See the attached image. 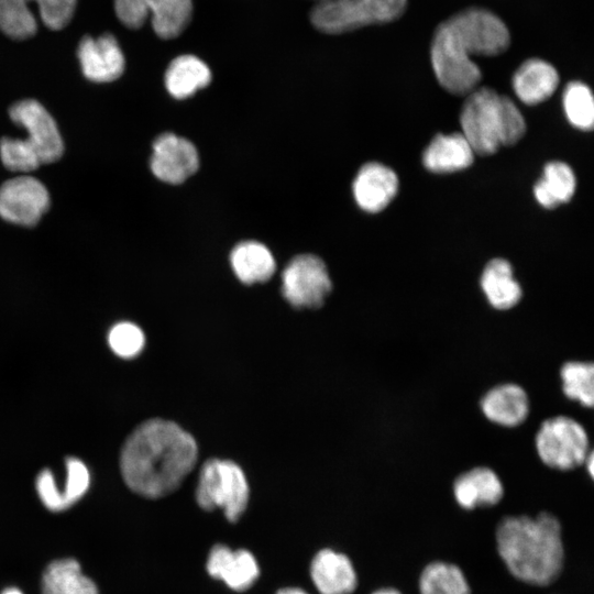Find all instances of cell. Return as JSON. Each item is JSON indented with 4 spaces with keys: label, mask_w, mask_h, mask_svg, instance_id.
<instances>
[{
    "label": "cell",
    "mask_w": 594,
    "mask_h": 594,
    "mask_svg": "<svg viewBox=\"0 0 594 594\" xmlns=\"http://www.w3.org/2000/svg\"><path fill=\"white\" fill-rule=\"evenodd\" d=\"M197 443L177 424L150 419L127 438L120 454V469L134 493L160 498L176 491L196 465Z\"/></svg>",
    "instance_id": "cell-1"
},
{
    "label": "cell",
    "mask_w": 594,
    "mask_h": 594,
    "mask_svg": "<svg viewBox=\"0 0 594 594\" xmlns=\"http://www.w3.org/2000/svg\"><path fill=\"white\" fill-rule=\"evenodd\" d=\"M510 35L505 23L483 8H469L441 22L435 31L430 58L439 84L453 95L476 89L482 74L473 56L505 52Z\"/></svg>",
    "instance_id": "cell-2"
},
{
    "label": "cell",
    "mask_w": 594,
    "mask_h": 594,
    "mask_svg": "<svg viewBox=\"0 0 594 594\" xmlns=\"http://www.w3.org/2000/svg\"><path fill=\"white\" fill-rule=\"evenodd\" d=\"M496 542L508 571L521 582L546 586L558 579L564 550L561 525L552 514L505 517L497 526Z\"/></svg>",
    "instance_id": "cell-3"
},
{
    "label": "cell",
    "mask_w": 594,
    "mask_h": 594,
    "mask_svg": "<svg viewBox=\"0 0 594 594\" xmlns=\"http://www.w3.org/2000/svg\"><path fill=\"white\" fill-rule=\"evenodd\" d=\"M460 123L461 133L480 155H491L501 146H510L526 132L525 119L512 99L487 87L476 88L468 95Z\"/></svg>",
    "instance_id": "cell-4"
},
{
    "label": "cell",
    "mask_w": 594,
    "mask_h": 594,
    "mask_svg": "<svg viewBox=\"0 0 594 594\" xmlns=\"http://www.w3.org/2000/svg\"><path fill=\"white\" fill-rule=\"evenodd\" d=\"M407 0H322L312 8V25L328 34L388 23L405 11Z\"/></svg>",
    "instance_id": "cell-5"
},
{
    "label": "cell",
    "mask_w": 594,
    "mask_h": 594,
    "mask_svg": "<svg viewBox=\"0 0 594 594\" xmlns=\"http://www.w3.org/2000/svg\"><path fill=\"white\" fill-rule=\"evenodd\" d=\"M250 491L242 469L229 460L210 459L200 469L196 501L205 510L222 509L235 522L248 507Z\"/></svg>",
    "instance_id": "cell-6"
},
{
    "label": "cell",
    "mask_w": 594,
    "mask_h": 594,
    "mask_svg": "<svg viewBox=\"0 0 594 594\" xmlns=\"http://www.w3.org/2000/svg\"><path fill=\"white\" fill-rule=\"evenodd\" d=\"M535 448L542 463L560 471L584 464L591 452L585 428L568 416L546 419L536 433Z\"/></svg>",
    "instance_id": "cell-7"
},
{
    "label": "cell",
    "mask_w": 594,
    "mask_h": 594,
    "mask_svg": "<svg viewBox=\"0 0 594 594\" xmlns=\"http://www.w3.org/2000/svg\"><path fill=\"white\" fill-rule=\"evenodd\" d=\"M77 0H0V31L12 40H26L37 31V19L51 30L72 20Z\"/></svg>",
    "instance_id": "cell-8"
},
{
    "label": "cell",
    "mask_w": 594,
    "mask_h": 594,
    "mask_svg": "<svg viewBox=\"0 0 594 594\" xmlns=\"http://www.w3.org/2000/svg\"><path fill=\"white\" fill-rule=\"evenodd\" d=\"M114 12L129 29H140L150 16L156 35L164 40L177 37L193 15L191 0H114Z\"/></svg>",
    "instance_id": "cell-9"
},
{
    "label": "cell",
    "mask_w": 594,
    "mask_h": 594,
    "mask_svg": "<svg viewBox=\"0 0 594 594\" xmlns=\"http://www.w3.org/2000/svg\"><path fill=\"white\" fill-rule=\"evenodd\" d=\"M331 288L323 261L312 254L295 256L282 274V294L294 308H320Z\"/></svg>",
    "instance_id": "cell-10"
},
{
    "label": "cell",
    "mask_w": 594,
    "mask_h": 594,
    "mask_svg": "<svg viewBox=\"0 0 594 594\" xmlns=\"http://www.w3.org/2000/svg\"><path fill=\"white\" fill-rule=\"evenodd\" d=\"M48 208V190L35 177L21 175L0 186V217L8 222L33 227Z\"/></svg>",
    "instance_id": "cell-11"
},
{
    "label": "cell",
    "mask_w": 594,
    "mask_h": 594,
    "mask_svg": "<svg viewBox=\"0 0 594 594\" xmlns=\"http://www.w3.org/2000/svg\"><path fill=\"white\" fill-rule=\"evenodd\" d=\"M13 123L23 128L25 139L36 151L41 163H54L64 152V143L58 127L50 112L36 100L18 101L9 109Z\"/></svg>",
    "instance_id": "cell-12"
},
{
    "label": "cell",
    "mask_w": 594,
    "mask_h": 594,
    "mask_svg": "<svg viewBox=\"0 0 594 594\" xmlns=\"http://www.w3.org/2000/svg\"><path fill=\"white\" fill-rule=\"evenodd\" d=\"M150 166L158 179L180 184L198 169V152L187 139L164 133L153 143Z\"/></svg>",
    "instance_id": "cell-13"
},
{
    "label": "cell",
    "mask_w": 594,
    "mask_h": 594,
    "mask_svg": "<svg viewBox=\"0 0 594 594\" xmlns=\"http://www.w3.org/2000/svg\"><path fill=\"white\" fill-rule=\"evenodd\" d=\"M77 56L84 76L95 82L113 81L124 70V55L117 38L110 33L98 37L84 36Z\"/></svg>",
    "instance_id": "cell-14"
},
{
    "label": "cell",
    "mask_w": 594,
    "mask_h": 594,
    "mask_svg": "<svg viewBox=\"0 0 594 594\" xmlns=\"http://www.w3.org/2000/svg\"><path fill=\"white\" fill-rule=\"evenodd\" d=\"M208 573L223 581L230 588L243 592L250 588L260 574L254 556L245 550H232L224 544L211 548L207 560Z\"/></svg>",
    "instance_id": "cell-15"
},
{
    "label": "cell",
    "mask_w": 594,
    "mask_h": 594,
    "mask_svg": "<svg viewBox=\"0 0 594 594\" xmlns=\"http://www.w3.org/2000/svg\"><path fill=\"white\" fill-rule=\"evenodd\" d=\"M352 190L361 209L376 213L394 199L398 190V178L389 167L371 162L359 170Z\"/></svg>",
    "instance_id": "cell-16"
},
{
    "label": "cell",
    "mask_w": 594,
    "mask_h": 594,
    "mask_svg": "<svg viewBox=\"0 0 594 594\" xmlns=\"http://www.w3.org/2000/svg\"><path fill=\"white\" fill-rule=\"evenodd\" d=\"M482 414L491 422L514 428L525 422L530 411L527 392L518 384L503 383L488 389L480 400Z\"/></svg>",
    "instance_id": "cell-17"
},
{
    "label": "cell",
    "mask_w": 594,
    "mask_h": 594,
    "mask_svg": "<svg viewBox=\"0 0 594 594\" xmlns=\"http://www.w3.org/2000/svg\"><path fill=\"white\" fill-rule=\"evenodd\" d=\"M310 575L321 594H351L358 584L350 559L330 549H323L315 556Z\"/></svg>",
    "instance_id": "cell-18"
},
{
    "label": "cell",
    "mask_w": 594,
    "mask_h": 594,
    "mask_svg": "<svg viewBox=\"0 0 594 594\" xmlns=\"http://www.w3.org/2000/svg\"><path fill=\"white\" fill-rule=\"evenodd\" d=\"M453 494L461 507L473 509L496 505L503 498L504 486L492 469L476 466L455 479Z\"/></svg>",
    "instance_id": "cell-19"
},
{
    "label": "cell",
    "mask_w": 594,
    "mask_h": 594,
    "mask_svg": "<svg viewBox=\"0 0 594 594\" xmlns=\"http://www.w3.org/2000/svg\"><path fill=\"white\" fill-rule=\"evenodd\" d=\"M559 84L557 69L540 58L524 62L513 77V88L520 101L535 106L546 101Z\"/></svg>",
    "instance_id": "cell-20"
},
{
    "label": "cell",
    "mask_w": 594,
    "mask_h": 594,
    "mask_svg": "<svg viewBox=\"0 0 594 594\" xmlns=\"http://www.w3.org/2000/svg\"><path fill=\"white\" fill-rule=\"evenodd\" d=\"M474 151L462 133L438 134L422 155V163L433 173H453L469 167Z\"/></svg>",
    "instance_id": "cell-21"
},
{
    "label": "cell",
    "mask_w": 594,
    "mask_h": 594,
    "mask_svg": "<svg viewBox=\"0 0 594 594\" xmlns=\"http://www.w3.org/2000/svg\"><path fill=\"white\" fill-rule=\"evenodd\" d=\"M480 284L488 304L496 310H509L522 297V289L514 277L513 267L504 258H493L486 264Z\"/></svg>",
    "instance_id": "cell-22"
},
{
    "label": "cell",
    "mask_w": 594,
    "mask_h": 594,
    "mask_svg": "<svg viewBox=\"0 0 594 594\" xmlns=\"http://www.w3.org/2000/svg\"><path fill=\"white\" fill-rule=\"evenodd\" d=\"M164 80L174 98L185 99L209 85L211 72L197 56L180 55L168 65Z\"/></svg>",
    "instance_id": "cell-23"
},
{
    "label": "cell",
    "mask_w": 594,
    "mask_h": 594,
    "mask_svg": "<svg viewBox=\"0 0 594 594\" xmlns=\"http://www.w3.org/2000/svg\"><path fill=\"white\" fill-rule=\"evenodd\" d=\"M230 262L237 277L246 285L268 280L276 268L270 250L256 241H245L235 245Z\"/></svg>",
    "instance_id": "cell-24"
},
{
    "label": "cell",
    "mask_w": 594,
    "mask_h": 594,
    "mask_svg": "<svg viewBox=\"0 0 594 594\" xmlns=\"http://www.w3.org/2000/svg\"><path fill=\"white\" fill-rule=\"evenodd\" d=\"M43 594H99L92 580L82 574L75 559L53 561L42 578Z\"/></svg>",
    "instance_id": "cell-25"
},
{
    "label": "cell",
    "mask_w": 594,
    "mask_h": 594,
    "mask_svg": "<svg viewBox=\"0 0 594 594\" xmlns=\"http://www.w3.org/2000/svg\"><path fill=\"white\" fill-rule=\"evenodd\" d=\"M576 187L573 170L563 162H550L543 168V177L535 185L534 193L537 201L544 208L551 209L568 202Z\"/></svg>",
    "instance_id": "cell-26"
},
{
    "label": "cell",
    "mask_w": 594,
    "mask_h": 594,
    "mask_svg": "<svg viewBox=\"0 0 594 594\" xmlns=\"http://www.w3.org/2000/svg\"><path fill=\"white\" fill-rule=\"evenodd\" d=\"M419 588L421 594H470L463 572L447 562L428 564L420 575Z\"/></svg>",
    "instance_id": "cell-27"
},
{
    "label": "cell",
    "mask_w": 594,
    "mask_h": 594,
    "mask_svg": "<svg viewBox=\"0 0 594 594\" xmlns=\"http://www.w3.org/2000/svg\"><path fill=\"white\" fill-rule=\"evenodd\" d=\"M563 394L570 400L592 408L594 404V365L585 361H568L560 369Z\"/></svg>",
    "instance_id": "cell-28"
},
{
    "label": "cell",
    "mask_w": 594,
    "mask_h": 594,
    "mask_svg": "<svg viewBox=\"0 0 594 594\" xmlns=\"http://www.w3.org/2000/svg\"><path fill=\"white\" fill-rule=\"evenodd\" d=\"M563 108L569 122L590 131L594 124V101L591 89L581 81L570 82L563 91Z\"/></svg>",
    "instance_id": "cell-29"
},
{
    "label": "cell",
    "mask_w": 594,
    "mask_h": 594,
    "mask_svg": "<svg viewBox=\"0 0 594 594\" xmlns=\"http://www.w3.org/2000/svg\"><path fill=\"white\" fill-rule=\"evenodd\" d=\"M67 479L52 505L51 512L58 513L76 504L88 491L90 473L87 465L79 459L72 457L66 460Z\"/></svg>",
    "instance_id": "cell-30"
},
{
    "label": "cell",
    "mask_w": 594,
    "mask_h": 594,
    "mask_svg": "<svg viewBox=\"0 0 594 594\" xmlns=\"http://www.w3.org/2000/svg\"><path fill=\"white\" fill-rule=\"evenodd\" d=\"M0 158L9 170L20 173L32 172L42 164L36 151L25 139L2 138Z\"/></svg>",
    "instance_id": "cell-31"
},
{
    "label": "cell",
    "mask_w": 594,
    "mask_h": 594,
    "mask_svg": "<svg viewBox=\"0 0 594 594\" xmlns=\"http://www.w3.org/2000/svg\"><path fill=\"white\" fill-rule=\"evenodd\" d=\"M108 343L114 354L123 359H131L143 350L145 337L136 324L123 321L116 323L109 330Z\"/></svg>",
    "instance_id": "cell-32"
},
{
    "label": "cell",
    "mask_w": 594,
    "mask_h": 594,
    "mask_svg": "<svg viewBox=\"0 0 594 594\" xmlns=\"http://www.w3.org/2000/svg\"><path fill=\"white\" fill-rule=\"evenodd\" d=\"M584 464H585V466L587 469L588 474L591 475V477H593V474H594V458H593V452L592 451L587 455Z\"/></svg>",
    "instance_id": "cell-33"
},
{
    "label": "cell",
    "mask_w": 594,
    "mask_h": 594,
    "mask_svg": "<svg viewBox=\"0 0 594 594\" xmlns=\"http://www.w3.org/2000/svg\"><path fill=\"white\" fill-rule=\"evenodd\" d=\"M276 594H308V593L297 587H285V588L279 590Z\"/></svg>",
    "instance_id": "cell-34"
},
{
    "label": "cell",
    "mask_w": 594,
    "mask_h": 594,
    "mask_svg": "<svg viewBox=\"0 0 594 594\" xmlns=\"http://www.w3.org/2000/svg\"><path fill=\"white\" fill-rule=\"evenodd\" d=\"M373 594H400V593L393 588H383V590L374 592Z\"/></svg>",
    "instance_id": "cell-35"
},
{
    "label": "cell",
    "mask_w": 594,
    "mask_h": 594,
    "mask_svg": "<svg viewBox=\"0 0 594 594\" xmlns=\"http://www.w3.org/2000/svg\"><path fill=\"white\" fill-rule=\"evenodd\" d=\"M1 594H23V593L16 587H8L4 591H2Z\"/></svg>",
    "instance_id": "cell-36"
},
{
    "label": "cell",
    "mask_w": 594,
    "mask_h": 594,
    "mask_svg": "<svg viewBox=\"0 0 594 594\" xmlns=\"http://www.w3.org/2000/svg\"><path fill=\"white\" fill-rule=\"evenodd\" d=\"M318 1H322V0H318Z\"/></svg>",
    "instance_id": "cell-37"
}]
</instances>
